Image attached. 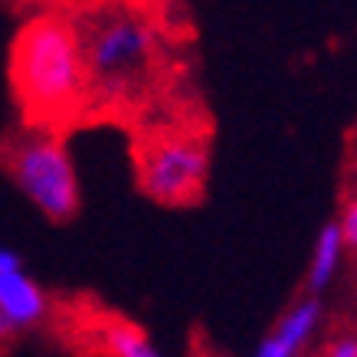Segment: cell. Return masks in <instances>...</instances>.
<instances>
[{"label":"cell","mask_w":357,"mask_h":357,"mask_svg":"<svg viewBox=\"0 0 357 357\" xmlns=\"http://www.w3.org/2000/svg\"><path fill=\"white\" fill-rule=\"evenodd\" d=\"M86 56L89 98L115 102L148 82L158 33L135 10H92L76 17Z\"/></svg>","instance_id":"obj_2"},{"label":"cell","mask_w":357,"mask_h":357,"mask_svg":"<svg viewBox=\"0 0 357 357\" xmlns=\"http://www.w3.org/2000/svg\"><path fill=\"white\" fill-rule=\"evenodd\" d=\"M0 171L46 220L69 223L79 213V174L59 128L20 125L0 138Z\"/></svg>","instance_id":"obj_3"},{"label":"cell","mask_w":357,"mask_h":357,"mask_svg":"<svg viewBox=\"0 0 357 357\" xmlns=\"http://www.w3.org/2000/svg\"><path fill=\"white\" fill-rule=\"evenodd\" d=\"M337 227H341V239H344L347 246H357V200L354 204H347L344 220H341Z\"/></svg>","instance_id":"obj_9"},{"label":"cell","mask_w":357,"mask_h":357,"mask_svg":"<svg viewBox=\"0 0 357 357\" xmlns=\"http://www.w3.org/2000/svg\"><path fill=\"white\" fill-rule=\"evenodd\" d=\"M50 295L26 269L0 272V314L17 328V335H26L50 318Z\"/></svg>","instance_id":"obj_5"},{"label":"cell","mask_w":357,"mask_h":357,"mask_svg":"<svg viewBox=\"0 0 357 357\" xmlns=\"http://www.w3.org/2000/svg\"><path fill=\"white\" fill-rule=\"evenodd\" d=\"M210 144L200 135L164 131L138 148V187L164 206L197 204L206 187Z\"/></svg>","instance_id":"obj_4"},{"label":"cell","mask_w":357,"mask_h":357,"mask_svg":"<svg viewBox=\"0 0 357 357\" xmlns=\"http://www.w3.org/2000/svg\"><path fill=\"white\" fill-rule=\"evenodd\" d=\"M23 269V256L10 246H0V272H17Z\"/></svg>","instance_id":"obj_10"},{"label":"cell","mask_w":357,"mask_h":357,"mask_svg":"<svg viewBox=\"0 0 357 357\" xmlns=\"http://www.w3.org/2000/svg\"><path fill=\"white\" fill-rule=\"evenodd\" d=\"M331 357H357V341H341V344L331 351Z\"/></svg>","instance_id":"obj_12"},{"label":"cell","mask_w":357,"mask_h":357,"mask_svg":"<svg viewBox=\"0 0 357 357\" xmlns=\"http://www.w3.org/2000/svg\"><path fill=\"white\" fill-rule=\"evenodd\" d=\"M7 76L26 125L56 128L79 115L89 102V76L76 17L50 10L23 20L10 43Z\"/></svg>","instance_id":"obj_1"},{"label":"cell","mask_w":357,"mask_h":357,"mask_svg":"<svg viewBox=\"0 0 357 357\" xmlns=\"http://www.w3.org/2000/svg\"><path fill=\"white\" fill-rule=\"evenodd\" d=\"M17 337H20V335H17V328H13L10 321L0 314V351H7V347H10Z\"/></svg>","instance_id":"obj_11"},{"label":"cell","mask_w":357,"mask_h":357,"mask_svg":"<svg viewBox=\"0 0 357 357\" xmlns=\"http://www.w3.org/2000/svg\"><path fill=\"white\" fill-rule=\"evenodd\" d=\"M98 347L109 357H161L151 337L131 321H105L98 328Z\"/></svg>","instance_id":"obj_7"},{"label":"cell","mask_w":357,"mask_h":357,"mask_svg":"<svg viewBox=\"0 0 357 357\" xmlns=\"http://www.w3.org/2000/svg\"><path fill=\"white\" fill-rule=\"evenodd\" d=\"M318 314H321V305L314 302V298L295 305L292 312L279 321V328L262 341L256 357H295L298 347L308 341V335H312L314 325H318Z\"/></svg>","instance_id":"obj_6"},{"label":"cell","mask_w":357,"mask_h":357,"mask_svg":"<svg viewBox=\"0 0 357 357\" xmlns=\"http://www.w3.org/2000/svg\"><path fill=\"white\" fill-rule=\"evenodd\" d=\"M341 246H344L341 227H337V223H328V227L318 233V243H314L312 272H308L312 292H321L328 282H331V275H335V269H337V259H341Z\"/></svg>","instance_id":"obj_8"}]
</instances>
